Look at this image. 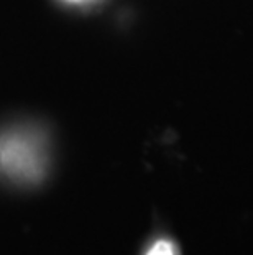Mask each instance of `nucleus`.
I'll use <instances>...</instances> for the list:
<instances>
[{
	"mask_svg": "<svg viewBox=\"0 0 253 255\" xmlns=\"http://www.w3.org/2000/svg\"><path fill=\"white\" fill-rule=\"evenodd\" d=\"M0 170L20 180H35L41 173V156L28 138L8 135L0 140Z\"/></svg>",
	"mask_w": 253,
	"mask_h": 255,
	"instance_id": "1",
	"label": "nucleus"
},
{
	"mask_svg": "<svg viewBox=\"0 0 253 255\" xmlns=\"http://www.w3.org/2000/svg\"><path fill=\"white\" fill-rule=\"evenodd\" d=\"M147 255H177L176 247L169 241H158L155 242Z\"/></svg>",
	"mask_w": 253,
	"mask_h": 255,
	"instance_id": "2",
	"label": "nucleus"
}]
</instances>
